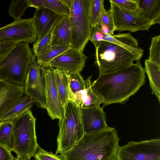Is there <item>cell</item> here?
<instances>
[{
	"instance_id": "cell-1",
	"label": "cell",
	"mask_w": 160,
	"mask_h": 160,
	"mask_svg": "<svg viewBox=\"0 0 160 160\" xmlns=\"http://www.w3.org/2000/svg\"><path fill=\"white\" fill-rule=\"evenodd\" d=\"M146 76L140 60L116 72L99 75L91 88L103 106L123 103L134 95L145 82Z\"/></svg>"
},
{
	"instance_id": "cell-2",
	"label": "cell",
	"mask_w": 160,
	"mask_h": 160,
	"mask_svg": "<svg viewBox=\"0 0 160 160\" xmlns=\"http://www.w3.org/2000/svg\"><path fill=\"white\" fill-rule=\"evenodd\" d=\"M119 140L116 129L109 127L84 134L73 147L59 155L64 160H117Z\"/></svg>"
},
{
	"instance_id": "cell-3",
	"label": "cell",
	"mask_w": 160,
	"mask_h": 160,
	"mask_svg": "<svg viewBox=\"0 0 160 160\" xmlns=\"http://www.w3.org/2000/svg\"><path fill=\"white\" fill-rule=\"evenodd\" d=\"M64 109L63 113L59 119L56 154L71 149L84 134L80 107L69 100Z\"/></svg>"
},
{
	"instance_id": "cell-4",
	"label": "cell",
	"mask_w": 160,
	"mask_h": 160,
	"mask_svg": "<svg viewBox=\"0 0 160 160\" xmlns=\"http://www.w3.org/2000/svg\"><path fill=\"white\" fill-rule=\"evenodd\" d=\"M32 55L28 43H16L0 63V79L24 87Z\"/></svg>"
},
{
	"instance_id": "cell-5",
	"label": "cell",
	"mask_w": 160,
	"mask_h": 160,
	"mask_svg": "<svg viewBox=\"0 0 160 160\" xmlns=\"http://www.w3.org/2000/svg\"><path fill=\"white\" fill-rule=\"evenodd\" d=\"M12 122L14 135L13 152L17 157L31 159L34 157L39 146L36 132V118L30 109Z\"/></svg>"
},
{
	"instance_id": "cell-6",
	"label": "cell",
	"mask_w": 160,
	"mask_h": 160,
	"mask_svg": "<svg viewBox=\"0 0 160 160\" xmlns=\"http://www.w3.org/2000/svg\"><path fill=\"white\" fill-rule=\"evenodd\" d=\"M90 0H71L69 15L72 39L70 46L83 52L93 28L90 25L89 9Z\"/></svg>"
},
{
	"instance_id": "cell-7",
	"label": "cell",
	"mask_w": 160,
	"mask_h": 160,
	"mask_svg": "<svg viewBox=\"0 0 160 160\" xmlns=\"http://www.w3.org/2000/svg\"><path fill=\"white\" fill-rule=\"evenodd\" d=\"M95 63L99 69V75L110 73L127 68L137 59L121 46L104 41L95 54Z\"/></svg>"
},
{
	"instance_id": "cell-8",
	"label": "cell",
	"mask_w": 160,
	"mask_h": 160,
	"mask_svg": "<svg viewBox=\"0 0 160 160\" xmlns=\"http://www.w3.org/2000/svg\"><path fill=\"white\" fill-rule=\"evenodd\" d=\"M117 160H160V139L131 141L119 146Z\"/></svg>"
},
{
	"instance_id": "cell-9",
	"label": "cell",
	"mask_w": 160,
	"mask_h": 160,
	"mask_svg": "<svg viewBox=\"0 0 160 160\" xmlns=\"http://www.w3.org/2000/svg\"><path fill=\"white\" fill-rule=\"evenodd\" d=\"M37 34L33 17L14 21L0 28V43L21 42L31 43L36 41Z\"/></svg>"
},
{
	"instance_id": "cell-10",
	"label": "cell",
	"mask_w": 160,
	"mask_h": 160,
	"mask_svg": "<svg viewBox=\"0 0 160 160\" xmlns=\"http://www.w3.org/2000/svg\"><path fill=\"white\" fill-rule=\"evenodd\" d=\"M45 80L43 71L33 54L24 86L25 94L31 97L34 102L45 109Z\"/></svg>"
},
{
	"instance_id": "cell-11",
	"label": "cell",
	"mask_w": 160,
	"mask_h": 160,
	"mask_svg": "<svg viewBox=\"0 0 160 160\" xmlns=\"http://www.w3.org/2000/svg\"><path fill=\"white\" fill-rule=\"evenodd\" d=\"M41 68L45 80V109L52 119H59L63 113L64 109L62 105L57 87L54 68L50 66Z\"/></svg>"
},
{
	"instance_id": "cell-12",
	"label": "cell",
	"mask_w": 160,
	"mask_h": 160,
	"mask_svg": "<svg viewBox=\"0 0 160 160\" xmlns=\"http://www.w3.org/2000/svg\"><path fill=\"white\" fill-rule=\"evenodd\" d=\"M115 26V31L135 32L148 30L152 25L141 20L136 13L126 10L109 1Z\"/></svg>"
},
{
	"instance_id": "cell-13",
	"label": "cell",
	"mask_w": 160,
	"mask_h": 160,
	"mask_svg": "<svg viewBox=\"0 0 160 160\" xmlns=\"http://www.w3.org/2000/svg\"><path fill=\"white\" fill-rule=\"evenodd\" d=\"M88 58L83 52L71 47L49 62L45 67L50 66L58 68L67 72L69 74L80 72L85 67Z\"/></svg>"
},
{
	"instance_id": "cell-14",
	"label": "cell",
	"mask_w": 160,
	"mask_h": 160,
	"mask_svg": "<svg viewBox=\"0 0 160 160\" xmlns=\"http://www.w3.org/2000/svg\"><path fill=\"white\" fill-rule=\"evenodd\" d=\"M80 110L84 134L101 131L109 127L103 107L92 105L80 107Z\"/></svg>"
},
{
	"instance_id": "cell-15",
	"label": "cell",
	"mask_w": 160,
	"mask_h": 160,
	"mask_svg": "<svg viewBox=\"0 0 160 160\" xmlns=\"http://www.w3.org/2000/svg\"><path fill=\"white\" fill-rule=\"evenodd\" d=\"M64 16L44 7L36 9L33 18L37 32V38L34 42H39Z\"/></svg>"
},
{
	"instance_id": "cell-16",
	"label": "cell",
	"mask_w": 160,
	"mask_h": 160,
	"mask_svg": "<svg viewBox=\"0 0 160 160\" xmlns=\"http://www.w3.org/2000/svg\"><path fill=\"white\" fill-rule=\"evenodd\" d=\"M25 94L23 86L0 79V118Z\"/></svg>"
},
{
	"instance_id": "cell-17",
	"label": "cell",
	"mask_w": 160,
	"mask_h": 160,
	"mask_svg": "<svg viewBox=\"0 0 160 160\" xmlns=\"http://www.w3.org/2000/svg\"><path fill=\"white\" fill-rule=\"evenodd\" d=\"M105 41L113 43L125 48L129 51L137 60H140L143 50L138 46V40L130 33H119L111 36L104 35Z\"/></svg>"
},
{
	"instance_id": "cell-18",
	"label": "cell",
	"mask_w": 160,
	"mask_h": 160,
	"mask_svg": "<svg viewBox=\"0 0 160 160\" xmlns=\"http://www.w3.org/2000/svg\"><path fill=\"white\" fill-rule=\"evenodd\" d=\"M136 13L142 20L152 25L160 23V0H139Z\"/></svg>"
},
{
	"instance_id": "cell-19",
	"label": "cell",
	"mask_w": 160,
	"mask_h": 160,
	"mask_svg": "<svg viewBox=\"0 0 160 160\" xmlns=\"http://www.w3.org/2000/svg\"><path fill=\"white\" fill-rule=\"evenodd\" d=\"M72 32L69 16H65L54 25L52 30V45L70 46Z\"/></svg>"
},
{
	"instance_id": "cell-20",
	"label": "cell",
	"mask_w": 160,
	"mask_h": 160,
	"mask_svg": "<svg viewBox=\"0 0 160 160\" xmlns=\"http://www.w3.org/2000/svg\"><path fill=\"white\" fill-rule=\"evenodd\" d=\"M34 102L31 97L25 94L8 109L0 118V121L12 122L27 111L31 109Z\"/></svg>"
},
{
	"instance_id": "cell-21",
	"label": "cell",
	"mask_w": 160,
	"mask_h": 160,
	"mask_svg": "<svg viewBox=\"0 0 160 160\" xmlns=\"http://www.w3.org/2000/svg\"><path fill=\"white\" fill-rule=\"evenodd\" d=\"M145 73L148 77L152 94L155 95L160 101V68L148 59L145 61Z\"/></svg>"
},
{
	"instance_id": "cell-22",
	"label": "cell",
	"mask_w": 160,
	"mask_h": 160,
	"mask_svg": "<svg viewBox=\"0 0 160 160\" xmlns=\"http://www.w3.org/2000/svg\"><path fill=\"white\" fill-rule=\"evenodd\" d=\"M56 83L62 105L64 108L68 102L69 74L66 72L54 68Z\"/></svg>"
},
{
	"instance_id": "cell-23",
	"label": "cell",
	"mask_w": 160,
	"mask_h": 160,
	"mask_svg": "<svg viewBox=\"0 0 160 160\" xmlns=\"http://www.w3.org/2000/svg\"><path fill=\"white\" fill-rule=\"evenodd\" d=\"M0 145L13 152L14 146L13 124L12 122H0Z\"/></svg>"
},
{
	"instance_id": "cell-24",
	"label": "cell",
	"mask_w": 160,
	"mask_h": 160,
	"mask_svg": "<svg viewBox=\"0 0 160 160\" xmlns=\"http://www.w3.org/2000/svg\"><path fill=\"white\" fill-rule=\"evenodd\" d=\"M68 45L52 46L48 51L39 57L36 58L37 63L41 67H45L53 59L69 49Z\"/></svg>"
},
{
	"instance_id": "cell-25",
	"label": "cell",
	"mask_w": 160,
	"mask_h": 160,
	"mask_svg": "<svg viewBox=\"0 0 160 160\" xmlns=\"http://www.w3.org/2000/svg\"><path fill=\"white\" fill-rule=\"evenodd\" d=\"M104 0H90L89 17L91 26L93 28L100 22L102 15L105 10Z\"/></svg>"
},
{
	"instance_id": "cell-26",
	"label": "cell",
	"mask_w": 160,
	"mask_h": 160,
	"mask_svg": "<svg viewBox=\"0 0 160 160\" xmlns=\"http://www.w3.org/2000/svg\"><path fill=\"white\" fill-rule=\"evenodd\" d=\"M86 88L85 81L80 72H76L69 75L68 99L71 101L75 93Z\"/></svg>"
},
{
	"instance_id": "cell-27",
	"label": "cell",
	"mask_w": 160,
	"mask_h": 160,
	"mask_svg": "<svg viewBox=\"0 0 160 160\" xmlns=\"http://www.w3.org/2000/svg\"><path fill=\"white\" fill-rule=\"evenodd\" d=\"M92 75L88 77L85 80L86 92L84 96L80 107L84 108L92 105L100 106L102 102L94 92L91 88V78Z\"/></svg>"
},
{
	"instance_id": "cell-28",
	"label": "cell",
	"mask_w": 160,
	"mask_h": 160,
	"mask_svg": "<svg viewBox=\"0 0 160 160\" xmlns=\"http://www.w3.org/2000/svg\"><path fill=\"white\" fill-rule=\"evenodd\" d=\"M28 0H13L10 3L8 13L14 21L21 19L27 8L29 7Z\"/></svg>"
},
{
	"instance_id": "cell-29",
	"label": "cell",
	"mask_w": 160,
	"mask_h": 160,
	"mask_svg": "<svg viewBox=\"0 0 160 160\" xmlns=\"http://www.w3.org/2000/svg\"><path fill=\"white\" fill-rule=\"evenodd\" d=\"M53 27H54L51 29L48 33L39 42H34L32 50L33 54L36 58L43 54L52 47V37Z\"/></svg>"
},
{
	"instance_id": "cell-30",
	"label": "cell",
	"mask_w": 160,
	"mask_h": 160,
	"mask_svg": "<svg viewBox=\"0 0 160 160\" xmlns=\"http://www.w3.org/2000/svg\"><path fill=\"white\" fill-rule=\"evenodd\" d=\"M43 0V7L62 16L69 15V8L65 0Z\"/></svg>"
},
{
	"instance_id": "cell-31",
	"label": "cell",
	"mask_w": 160,
	"mask_h": 160,
	"mask_svg": "<svg viewBox=\"0 0 160 160\" xmlns=\"http://www.w3.org/2000/svg\"><path fill=\"white\" fill-rule=\"evenodd\" d=\"M160 68V35L152 38L148 59Z\"/></svg>"
},
{
	"instance_id": "cell-32",
	"label": "cell",
	"mask_w": 160,
	"mask_h": 160,
	"mask_svg": "<svg viewBox=\"0 0 160 160\" xmlns=\"http://www.w3.org/2000/svg\"><path fill=\"white\" fill-rule=\"evenodd\" d=\"M119 7L137 13L139 10V0H110Z\"/></svg>"
},
{
	"instance_id": "cell-33",
	"label": "cell",
	"mask_w": 160,
	"mask_h": 160,
	"mask_svg": "<svg viewBox=\"0 0 160 160\" xmlns=\"http://www.w3.org/2000/svg\"><path fill=\"white\" fill-rule=\"evenodd\" d=\"M95 48V54L97 53L99 48L105 41L104 35L101 32L99 26L96 25L94 28L93 32L89 39Z\"/></svg>"
},
{
	"instance_id": "cell-34",
	"label": "cell",
	"mask_w": 160,
	"mask_h": 160,
	"mask_svg": "<svg viewBox=\"0 0 160 160\" xmlns=\"http://www.w3.org/2000/svg\"><path fill=\"white\" fill-rule=\"evenodd\" d=\"M34 157L36 160H64L59 155L46 151L39 146Z\"/></svg>"
},
{
	"instance_id": "cell-35",
	"label": "cell",
	"mask_w": 160,
	"mask_h": 160,
	"mask_svg": "<svg viewBox=\"0 0 160 160\" xmlns=\"http://www.w3.org/2000/svg\"><path fill=\"white\" fill-rule=\"evenodd\" d=\"M100 23L107 26L110 29L112 36L114 35L115 26L112 12L110 8L103 12L101 17Z\"/></svg>"
},
{
	"instance_id": "cell-36",
	"label": "cell",
	"mask_w": 160,
	"mask_h": 160,
	"mask_svg": "<svg viewBox=\"0 0 160 160\" xmlns=\"http://www.w3.org/2000/svg\"><path fill=\"white\" fill-rule=\"evenodd\" d=\"M16 44L9 42L0 43V63L8 56Z\"/></svg>"
},
{
	"instance_id": "cell-37",
	"label": "cell",
	"mask_w": 160,
	"mask_h": 160,
	"mask_svg": "<svg viewBox=\"0 0 160 160\" xmlns=\"http://www.w3.org/2000/svg\"><path fill=\"white\" fill-rule=\"evenodd\" d=\"M11 151L6 147L0 145V160H14Z\"/></svg>"
},
{
	"instance_id": "cell-38",
	"label": "cell",
	"mask_w": 160,
	"mask_h": 160,
	"mask_svg": "<svg viewBox=\"0 0 160 160\" xmlns=\"http://www.w3.org/2000/svg\"><path fill=\"white\" fill-rule=\"evenodd\" d=\"M29 7L34 8L36 9L43 7V0H28Z\"/></svg>"
},
{
	"instance_id": "cell-39",
	"label": "cell",
	"mask_w": 160,
	"mask_h": 160,
	"mask_svg": "<svg viewBox=\"0 0 160 160\" xmlns=\"http://www.w3.org/2000/svg\"><path fill=\"white\" fill-rule=\"evenodd\" d=\"M98 25L99 26L101 32L104 35L105 34H109L112 36L110 29L107 26L102 23H100Z\"/></svg>"
},
{
	"instance_id": "cell-40",
	"label": "cell",
	"mask_w": 160,
	"mask_h": 160,
	"mask_svg": "<svg viewBox=\"0 0 160 160\" xmlns=\"http://www.w3.org/2000/svg\"><path fill=\"white\" fill-rule=\"evenodd\" d=\"M14 160H31L30 158H20L18 157H17L16 158H15Z\"/></svg>"
}]
</instances>
